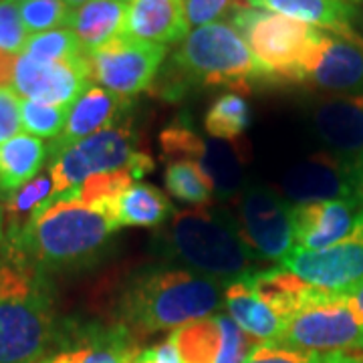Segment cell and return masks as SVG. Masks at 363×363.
Masks as SVG:
<instances>
[{
	"label": "cell",
	"mask_w": 363,
	"mask_h": 363,
	"mask_svg": "<svg viewBox=\"0 0 363 363\" xmlns=\"http://www.w3.org/2000/svg\"><path fill=\"white\" fill-rule=\"evenodd\" d=\"M119 228L111 210L75 198L57 200L37 212L14 238L4 240L6 257L40 274L81 271L104 257Z\"/></svg>",
	"instance_id": "1"
},
{
	"label": "cell",
	"mask_w": 363,
	"mask_h": 363,
	"mask_svg": "<svg viewBox=\"0 0 363 363\" xmlns=\"http://www.w3.org/2000/svg\"><path fill=\"white\" fill-rule=\"evenodd\" d=\"M224 289L218 279L184 269L143 271L123 293V327L138 333L180 329L218 311Z\"/></svg>",
	"instance_id": "2"
},
{
	"label": "cell",
	"mask_w": 363,
	"mask_h": 363,
	"mask_svg": "<svg viewBox=\"0 0 363 363\" xmlns=\"http://www.w3.org/2000/svg\"><path fill=\"white\" fill-rule=\"evenodd\" d=\"M45 274L25 262H0V363H37L55 339Z\"/></svg>",
	"instance_id": "3"
},
{
	"label": "cell",
	"mask_w": 363,
	"mask_h": 363,
	"mask_svg": "<svg viewBox=\"0 0 363 363\" xmlns=\"http://www.w3.org/2000/svg\"><path fill=\"white\" fill-rule=\"evenodd\" d=\"M160 245L168 259L222 283L245 279L259 260L230 216L204 208L176 210Z\"/></svg>",
	"instance_id": "4"
},
{
	"label": "cell",
	"mask_w": 363,
	"mask_h": 363,
	"mask_svg": "<svg viewBox=\"0 0 363 363\" xmlns=\"http://www.w3.org/2000/svg\"><path fill=\"white\" fill-rule=\"evenodd\" d=\"M228 23L245 39L269 81H309L329 35L317 26L250 6H234Z\"/></svg>",
	"instance_id": "5"
},
{
	"label": "cell",
	"mask_w": 363,
	"mask_h": 363,
	"mask_svg": "<svg viewBox=\"0 0 363 363\" xmlns=\"http://www.w3.org/2000/svg\"><path fill=\"white\" fill-rule=\"evenodd\" d=\"M169 67H174L190 87L200 83L248 93L255 81H269L236 28L218 21L196 26L174 52Z\"/></svg>",
	"instance_id": "6"
},
{
	"label": "cell",
	"mask_w": 363,
	"mask_h": 363,
	"mask_svg": "<svg viewBox=\"0 0 363 363\" xmlns=\"http://www.w3.org/2000/svg\"><path fill=\"white\" fill-rule=\"evenodd\" d=\"M121 169H131L138 180L154 169V160L135 147V135L128 125H116L73 143L51 157L52 194L49 204L61 200L93 176Z\"/></svg>",
	"instance_id": "7"
},
{
	"label": "cell",
	"mask_w": 363,
	"mask_h": 363,
	"mask_svg": "<svg viewBox=\"0 0 363 363\" xmlns=\"http://www.w3.org/2000/svg\"><path fill=\"white\" fill-rule=\"evenodd\" d=\"M277 347L297 351L363 353V319L347 303V293L317 289L283 327Z\"/></svg>",
	"instance_id": "8"
},
{
	"label": "cell",
	"mask_w": 363,
	"mask_h": 363,
	"mask_svg": "<svg viewBox=\"0 0 363 363\" xmlns=\"http://www.w3.org/2000/svg\"><path fill=\"white\" fill-rule=\"evenodd\" d=\"M166 55V45L131 35H119L104 47L85 52L91 81L125 99L152 87Z\"/></svg>",
	"instance_id": "9"
},
{
	"label": "cell",
	"mask_w": 363,
	"mask_h": 363,
	"mask_svg": "<svg viewBox=\"0 0 363 363\" xmlns=\"http://www.w3.org/2000/svg\"><path fill=\"white\" fill-rule=\"evenodd\" d=\"M289 200L264 186H248L238 198V233L257 259L283 262L295 248Z\"/></svg>",
	"instance_id": "10"
},
{
	"label": "cell",
	"mask_w": 363,
	"mask_h": 363,
	"mask_svg": "<svg viewBox=\"0 0 363 363\" xmlns=\"http://www.w3.org/2000/svg\"><path fill=\"white\" fill-rule=\"evenodd\" d=\"M174 341L182 363H242L255 350V339L234 323L230 315L204 317L176 329Z\"/></svg>",
	"instance_id": "11"
},
{
	"label": "cell",
	"mask_w": 363,
	"mask_h": 363,
	"mask_svg": "<svg viewBox=\"0 0 363 363\" xmlns=\"http://www.w3.org/2000/svg\"><path fill=\"white\" fill-rule=\"evenodd\" d=\"M281 267L315 289L347 293L363 281V240H345L323 250L295 247Z\"/></svg>",
	"instance_id": "12"
},
{
	"label": "cell",
	"mask_w": 363,
	"mask_h": 363,
	"mask_svg": "<svg viewBox=\"0 0 363 363\" xmlns=\"http://www.w3.org/2000/svg\"><path fill=\"white\" fill-rule=\"evenodd\" d=\"M89 65L85 52L61 63H40L18 55L14 67L13 89L33 101L69 107L89 87Z\"/></svg>",
	"instance_id": "13"
},
{
	"label": "cell",
	"mask_w": 363,
	"mask_h": 363,
	"mask_svg": "<svg viewBox=\"0 0 363 363\" xmlns=\"http://www.w3.org/2000/svg\"><path fill=\"white\" fill-rule=\"evenodd\" d=\"M286 200L297 204L363 196L355 164L331 154H315L286 172L281 180Z\"/></svg>",
	"instance_id": "14"
},
{
	"label": "cell",
	"mask_w": 363,
	"mask_h": 363,
	"mask_svg": "<svg viewBox=\"0 0 363 363\" xmlns=\"http://www.w3.org/2000/svg\"><path fill=\"white\" fill-rule=\"evenodd\" d=\"M128 109V99L109 89L89 85L69 105V113L63 131L49 145V156H57L69 145L91 138L99 131L116 128V123Z\"/></svg>",
	"instance_id": "15"
},
{
	"label": "cell",
	"mask_w": 363,
	"mask_h": 363,
	"mask_svg": "<svg viewBox=\"0 0 363 363\" xmlns=\"http://www.w3.org/2000/svg\"><path fill=\"white\" fill-rule=\"evenodd\" d=\"M319 138L343 156L363 154V95H339L315 107Z\"/></svg>",
	"instance_id": "16"
},
{
	"label": "cell",
	"mask_w": 363,
	"mask_h": 363,
	"mask_svg": "<svg viewBox=\"0 0 363 363\" xmlns=\"http://www.w3.org/2000/svg\"><path fill=\"white\" fill-rule=\"evenodd\" d=\"M234 6H250L283 14L345 39L357 37L351 25L355 21L357 9L355 4L339 0H233V9Z\"/></svg>",
	"instance_id": "17"
},
{
	"label": "cell",
	"mask_w": 363,
	"mask_h": 363,
	"mask_svg": "<svg viewBox=\"0 0 363 363\" xmlns=\"http://www.w3.org/2000/svg\"><path fill=\"white\" fill-rule=\"evenodd\" d=\"M311 81L323 89L363 95L362 35L345 39L329 33Z\"/></svg>",
	"instance_id": "18"
},
{
	"label": "cell",
	"mask_w": 363,
	"mask_h": 363,
	"mask_svg": "<svg viewBox=\"0 0 363 363\" xmlns=\"http://www.w3.org/2000/svg\"><path fill=\"white\" fill-rule=\"evenodd\" d=\"M125 35L169 45L190 35L184 0H130Z\"/></svg>",
	"instance_id": "19"
},
{
	"label": "cell",
	"mask_w": 363,
	"mask_h": 363,
	"mask_svg": "<svg viewBox=\"0 0 363 363\" xmlns=\"http://www.w3.org/2000/svg\"><path fill=\"white\" fill-rule=\"evenodd\" d=\"M224 305L230 319L248 337H252L255 341L259 339L260 343H269V345H274L279 341L285 321L262 301V297L247 279H238L226 285Z\"/></svg>",
	"instance_id": "20"
},
{
	"label": "cell",
	"mask_w": 363,
	"mask_h": 363,
	"mask_svg": "<svg viewBox=\"0 0 363 363\" xmlns=\"http://www.w3.org/2000/svg\"><path fill=\"white\" fill-rule=\"evenodd\" d=\"M128 9L130 0H87L71 11L67 28L73 30L83 51H95L119 35H125Z\"/></svg>",
	"instance_id": "21"
},
{
	"label": "cell",
	"mask_w": 363,
	"mask_h": 363,
	"mask_svg": "<svg viewBox=\"0 0 363 363\" xmlns=\"http://www.w3.org/2000/svg\"><path fill=\"white\" fill-rule=\"evenodd\" d=\"M47 154V145L28 133H18L0 143V198L11 196L37 178Z\"/></svg>",
	"instance_id": "22"
},
{
	"label": "cell",
	"mask_w": 363,
	"mask_h": 363,
	"mask_svg": "<svg viewBox=\"0 0 363 363\" xmlns=\"http://www.w3.org/2000/svg\"><path fill=\"white\" fill-rule=\"evenodd\" d=\"M169 198L160 188L147 182H133L123 190L116 204V218L119 226H143L154 228L174 216Z\"/></svg>",
	"instance_id": "23"
},
{
	"label": "cell",
	"mask_w": 363,
	"mask_h": 363,
	"mask_svg": "<svg viewBox=\"0 0 363 363\" xmlns=\"http://www.w3.org/2000/svg\"><path fill=\"white\" fill-rule=\"evenodd\" d=\"M52 194L51 174H40L37 178L4 198V240H11L21 233L37 212L47 208Z\"/></svg>",
	"instance_id": "24"
},
{
	"label": "cell",
	"mask_w": 363,
	"mask_h": 363,
	"mask_svg": "<svg viewBox=\"0 0 363 363\" xmlns=\"http://www.w3.org/2000/svg\"><path fill=\"white\" fill-rule=\"evenodd\" d=\"M135 351L130 329L119 325L109 329H93L85 339V345L67 351V355L69 363H128Z\"/></svg>",
	"instance_id": "25"
},
{
	"label": "cell",
	"mask_w": 363,
	"mask_h": 363,
	"mask_svg": "<svg viewBox=\"0 0 363 363\" xmlns=\"http://www.w3.org/2000/svg\"><path fill=\"white\" fill-rule=\"evenodd\" d=\"M240 156L233 142L208 140L204 142V154L200 157V166L206 169L210 180L214 182V192L218 196H233L240 190L242 166Z\"/></svg>",
	"instance_id": "26"
},
{
	"label": "cell",
	"mask_w": 363,
	"mask_h": 363,
	"mask_svg": "<svg viewBox=\"0 0 363 363\" xmlns=\"http://www.w3.org/2000/svg\"><path fill=\"white\" fill-rule=\"evenodd\" d=\"M166 188L176 200L204 206L212 200L214 182L210 180L206 169L200 166V162L194 160H176L169 162L166 168Z\"/></svg>",
	"instance_id": "27"
},
{
	"label": "cell",
	"mask_w": 363,
	"mask_h": 363,
	"mask_svg": "<svg viewBox=\"0 0 363 363\" xmlns=\"http://www.w3.org/2000/svg\"><path fill=\"white\" fill-rule=\"evenodd\" d=\"M250 123V107L240 93H224L208 107L204 128L208 135L222 142H236Z\"/></svg>",
	"instance_id": "28"
},
{
	"label": "cell",
	"mask_w": 363,
	"mask_h": 363,
	"mask_svg": "<svg viewBox=\"0 0 363 363\" xmlns=\"http://www.w3.org/2000/svg\"><path fill=\"white\" fill-rule=\"evenodd\" d=\"M242 363H363L357 351H297L260 343Z\"/></svg>",
	"instance_id": "29"
},
{
	"label": "cell",
	"mask_w": 363,
	"mask_h": 363,
	"mask_svg": "<svg viewBox=\"0 0 363 363\" xmlns=\"http://www.w3.org/2000/svg\"><path fill=\"white\" fill-rule=\"evenodd\" d=\"M83 52L85 51L77 37L73 35V30L65 26V28H55L28 37L23 55L40 63H61V61L77 59Z\"/></svg>",
	"instance_id": "30"
},
{
	"label": "cell",
	"mask_w": 363,
	"mask_h": 363,
	"mask_svg": "<svg viewBox=\"0 0 363 363\" xmlns=\"http://www.w3.org/2000/svg\"><path fill=\"white\" fill-rule=\"evenodd\" d=\"M69 107L21 99V123L28 135L57 138L65 128Z\"/></svg>",
	"instance_id": "31"
},
{
	"label": "cell",
	"mask_w": 363,
	"mask_h": 363,
	"mask_svg": "<svg viewBox=\"0 0 363 363\" xmlns=\"http://www.w3.org/2000/svg\"><path fill=\"white\" fill-rule=\"evenodd\" d=\"M18 11L30 37L55 28H65L71 14L65 0H25L18 4Z\"/></svg>",
	"instance_id": "32"
},
{
	"label": "cell",
	"mask_w": 363,
	"mask_h": 363,
	"mask_svg": "<svg viewBox=\"0 0 363 363\" xmlns=\"http://www.w3.org/2000/svg\"><path fill=\"white\" fill-rule=\"evenodd\" d=\"M160 145L164 150L166 160H169V162H176V160L200 162V157L204 154V140L200 135H196L192 128L184 125L180 121L172 123L169 128L162 131Z\"/></svg>",
	"instance_id": "33"
},
{
	"label": "cell",
	"mask_w": 363,
	"mask_h": 363,
	"mask_svg": "<svg viewBox=\"0 0 363 363\" xmlns=\"http://www.w3.org/2000/svg\"><path fill=\"white\" fill-rule=\"evenodd\" d=\"M28 40L18 4L13 0H0V51L23 55Z\"/></svg>",
	"instance_id": "34"
},
{
	"label": "cell",
	"mask_w": 363,
	"mask_h": 363,
	"mask_svg": "<svg viewBox=\"0 0 363 363\" xmlns=\"http://www.w3.org/2000/svg\"><path fill=\"white\" fill-rule=\"evenodd\" d=\"M21 128V95L11 87H0V143L18 135Z\"/></svg>",
	"instance_id": "35"
},
{
	"label": "cell",
	"mask_w": 363,
	"mask_h": 363,
	"mask_svg": "<svg viewBox=\"0 0 363 363\" xmlns=\"http://www.w3.org/2000/svg\"><path fill=\"white\" fill-rule=\"evenodd\" d=\"M188 23L196 26L216 23V18L233 6V0H184Z\"/></svg>",
	"instance_id": "36"
},
{
	"label": "cell",
	"mask_w": 363,
	"mask_h": 363,
	"mask_svg": "<svg viewBox=\"0 0 363 363\" xmlns=\"http://www.w3.org/2000/svg\"><path fill=\"white\" fill-rule=\"evenodd\" d=\"M16 55L0 51V87H11L14 79V67H16Z\"/></svg>",
	"instance_id": "37"
},
{
	"label": "cell",
	"mask_w": 363,
	"mask_h": 363,
	"mask_svg": "<svg viewBox=\"0 0 363 363\" xmlns=\"http://www.w3.org/2000/svg\"><path fill=\"white\" fill-rule=\"evenodd\" d=\"M347 303L353 311L357 313V317L363 319V281L359 285H355L351 291H347Z\"/></svg>",
	"instance_id": "38"
},
{
	"label": "cell",
	"mask_w": 363,
	"mask_h": 363,
	"mask_svg": "<svg viewBox=\"0 0 363 363\" xmlns=\"http://www.w3.org/2000/svg\"><path fill=\"white\" fill-rule=\"evenodd\" d=\"M128 363H156V347L145 351L138 350Z\"/></svg>",
	"instance_id": "39"
},
{
	"label": "cell",
	"mask_w": 363,
	"mask_h": 363,
	"mask_svg": "<svg viewBox=\"0 0 363 363\" xmlns=\"http://www.w3.org/2000/svg\"><path fill=\"white\" fill-rule=\"evenodd\" d=\"M43 363H69V355L65 353H59V355H55V357H51V359H47V362Z\"/></svg>",
	"instance_id": "40"
},
{
	"label": "cell",
	"mask_w": 363,
	"mask_h": 363,
	"mask_svg": "<svg viewBox=\"0 0 363 363\" xmlns=\"http://www.w3.org/2000/svg\"><path fill=\"white\" fill-rule=\"evenodd\" d=\"M355 169H357V178H359V184H362V190H363V154L357 157V162H355Z\"/></svg>",
	"instance_id": "41"
},
{
	"label": "cell",
	"mask_w": 363,
	"mask_h": 363,
	"mask_svg": "<svg viewBox=\"0 0 363 363\" xmlns=\"http://www.w3.org/2000/svg\"><path fill=\"white\" fill-rule=\"evenodd\" d=\"M65 2H67V6H69V9L73 11V9H79L81 4H85L87 0H65Z\"/></svg>",
	"instance_id": "42"
},
{
	"label": "cell",
	"mask_w": 363,
	"mask_h": 363,
	"mask_svg": "<svg viewBox=\"0 0 363 363\" xmlns=\"http://www.w3.org/2000/svg\"><path fill=\"white\" fill-rule=\"evenodd\" d=\"M2 238H4V214H2V208H0V245H2Z\"/></svg>",
	"instance_id": "43"
},
{
	"label": "cell",
	"mask_w": 363,
	"mask_h": 363,
	"mask_svg": "<svg viewBox=\"0 0 363 363\" xmlns=\"http://www.w3.org/2000/svg\"><path fill=\"white\" fill-rule=\"evenodd\" d=\"M355 18L359 21V25H362V28H363V9H362V11H357V14H355Z\"/></svg>",
	"instance_id": "44"
},
{
	"label": "cell",
	"mask_w": 363,
	"mask_h": 363,
	"mask_svg": "<svg viewBox=\"0 0 363 363\" xmlns=\"http://www.w3.org/2000/svg\"><path fill=\"white\" fill-rule=\"evenodd\" d=\"M339 2H347V4H359L363 0H339Z\"/></svg>",
	"instance_id": "45"
},
{
	"label": "cell",
	"mask_w": 363,
	"mask_h": 363,
	"mask_svg": "<svg viewBox=\"0 0 363 363\" xmlns=\"http://www.w3.org/2000/svg\"><path fill=\"white\" fill-rule=\"evenodd\" d=\"M13 2H16V4H18V2H25V0H13Z\"/></svg>",
	"instance_id": "46"
}]
</instances>
